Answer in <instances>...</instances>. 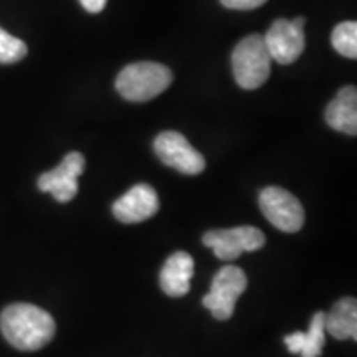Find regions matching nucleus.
<instances>
[{
	"instance_id": "14",
	"label": "nucleus",
	"mask_w": 357,
	"mask_h": 357,
	"mask_svg": "<svg viewBox=\"0 0 357 357\" xmlns=\"http://www.w3.org/2000/svg\"><path fill=\"white\" fill-rule=\"evenodd\" d=\"M326 314L323 311L314 312L311 318L310 329L305 333V342L300 352L301 357H319L326 344Z\"/></svg>"
},
{
	"instance_id": "10",
	"label": "nucleus",
	"mask_w": 357,
	"mask_h": 357,
	"mask_svg": "<svg viewBox=\"0 0 357 357\" xmlns=\"http://www.w3.org/2000/svg\"><path fill=\"white\" fill-rule=\"evenodd\" d=\"M159 211V197L147 184H136L113 205V213L123 223H141Z\"/></svg>"
},
{
	"instance_id": "15",
	"label": "nucleus",
	"mask_w": 357,
	"mask_h": 357,
	"mask_svg": "<svg viewBox=\"0 0 357 357\" xmlns=\"http://www.w3.org/2000/svg\"><path fill=\"white\" fill-rule=\"evenodd\" d=\"M334 50L347 58H357V24L356 22H342L336 25L331 37Z\"/></svg>"
},
{
	"instance_id": "7",
	"label": "nucleus",
	"mask_w": 357,
	"mask_h": 357,
	"mask_svg": "<svg viewBox=\"0 0 357 357\" xmlns=\"http://www.w3.org/2000/svg\"><path fill=\"white\" fill-rule=\"evenodd\" d=\"M204 245L213 250L223 261L236 260L245 252H257L265 245V234L255 227H235L227 230H212L204 235Z\"/></svg>"
},
{
	"instance_id": "18",
	"label": "nucleus",
	"mask_w": 357,
	"mask_h": 357,
	"mask_svg": "<svg viewBox=\"0 0 357 357\" xmlns=\"http://www.w3.org/2000/svg\"><path fill=\"white\" fill-rule=\"evenodd\" d=\"M303 342H305V333L303 331H294L284 337V344H287L291 354H300L303 349Z\"/></svg>"
},
{
	"instance_id": "3",
	"label": "nucleus",
	"mask_w": 357,
	"mask_h": 357,
	"mask_svg": "<svg viewBox=\"0 0 357 357\" xmlns=\"http://www.w3.org/2000/svg\"><path fill=\"white\" fill-rule=\"evenodd\" d=\"M231 68L243 89H257L270 77L271 56L261 35H248L231 53Z\"/></svg>"
},
{
	"instance_id": "9",
	"label": "nucleus",
	"mask_w": 357,
	"mask_h": 357,
	"mask_svg": "<svg viewBox=\"0 0 357 357\" xmlns=\"http://www.w3.org/2000/svg\"><path fill=\"white\" fill-rule=\"evenodd\" d=\"M84 166L86 162H84L83 154H66L60 166L38 177V189L50 192L58 202H70L78 194V177L83 174Z\"/></svg>"
},
{
	"instance_id": "11",
	"label": "nucleus",
	"mask_w": 357,
	"mask_h": 357,
	"mask_svg": "<svg viewBox=\"0 0 357 357\" xmlns=\"http://www.w3.org/2000/svg\"><path fill=\"white\" fill-rule=\"evenodd\" d=\"M192 276H194V258L187 252L178 250L167 258L160 270V288L167 296L181 298L189 293Z\"/></svg>"
},
{
	"instance_id": "8",
	"label": "nucleus",
	"mask_w": 357,
	"mask_h": 357,
	"mask_svg": "<svg viewBox=\"0 0 357 357\" xmlns=\"http://www.w3.org/2000/svg\"><path fill=\"white\" fill-rule=\"evenodd\" d=\"M154 151L166 166L187 176H197L205 169L204 155L177 131L160 132L154 141Z\"/></svg>"
},
{
	"instance_id": "1",
	"label": "nucleus",
	"mask_w": 357,
	"mask_h": 357,
	"mask_svg": "<svg viewBox=\"0 0 357 357\" xmlns=\"http://www.w3.org/2000/svg\"><path fill=\"white\" fill-rule=\"evenodd\" d=\"M0 329L15 349L38 351L55 337L56 324L50 312L29 303H15L0 314Z\"/></svg>"
},
{
	"instance_id": "12",
	"label": "nucleus",
	"mask_w": 357,
	"mask_h": 357,
	"mask_svg": "<svg viewBox=\"0 0 357 357\" xmlns=\"http://www.w3.org/2000/svg\"><path fill=\"white\" fill-rule=\"evenodd\" d=\"M326 121L339 132L356 136L357 134V89L344 86L337 91L326 109Z\"/></svg>"
},
{
	"instance_id": "5",
	"label": "nucleus",
	"mask_w": 357,
	"mask_h": 357,
	"mask_svg": "<svg viewBox=\"0 0 357 357\" xmlns=\"http://www.w3.org/2000/svg\"><path fill=\"white\" fill-rule=\"evenodd\" d=\"M305 19L298 17L294 20L280 19L271 24L263 40L271 60L280 65H291L305 52Z\"/></svg>"
},
{
	"instance_id": "17",
	"label": "nucleus",
	"mask_w": 357,
	"mask_h": 357,
	"mask_svg": "<svg viewBox=\"0 0 357 357\" xmlns=\"http://www.w3.org/2000/svg\"><path fill=\"white\" fill-rule=\"evenodd\" d=\"M222 6L231 10H253L261 7L266 0H220Z\"/></svg>"
},
{
	"instance_id": "16",
	"label": "nucleus",
	"mask_w": 357,
	"mask_h": 357,
	"mask_svg": "<svg viewBox=\"0 0 357 357\" xmlns=\"http://www.w3.org/2000/svg\"><path fill=\"white\" fill-rule=\"evenodd\" d=\"M26 52H29V48H26L25 42L13 37V35L6 32V30L0 26V63H17V61L24 60L26 56Z\"/></svg>"
},
{
	"instance_id": "4",
	"label": "nucleus",
	"mask_w": 357,
	"mask_h": 357,
	"mask_svg": "<svg viewBox=\"0 0 357 357\" xmlns=\"http://www.w3.org/2000/svg\"><path fill=\"white\" fill-rule=\"evenodd\" d=\"M248 287L247 275L242 268L227 265L220 268L213 276L211 291L204 296V306L212 312L215 319L225 321L235 312L238 298Z\"/></svg>"
},
{
	"instance_id": "6",
	"label": "nucleus",
	"mask_w": 357,
	"mask_h": 357,
	"mask_svg": "<svg viewBox=\"0 0 357 357\" xmlns=\"http://www.w3.org/2000/svg\"><path fill=\"white\" fill-rule=\"evenodd\" d=\"M260 208L266 220L287 234L301 230L305 223V208L300 200L281 187H266L260 194Z\"/></svg>"
},
{
	"instance_id": "13",
	"label": "nucleus",
	"mask_w": 357,
	"mask_h": 357,
	"mask_svg": "<svg viewBox=\"0 0 357 357\" xmlns=\"http://www.w3.org/2000/svg\"><path fill=\"white\" fill-rule=\"evenodd\" d=\"M326 333L334 339L346 341L357 339V301L354 298H342L326 314Z\"/></svg>"
},
{
	"instance_id": "19",
	"label": "nucleus",
	"mask_w": 357,
	"mask_h": 357,
	"mask_svg": "<svg viewBox=\"0 0 357 357\" xmlns=\"http://www.w3.org/2000/svg\"><path fill=\"white\" fill-rule=\"evenodd\" d=\"M79 3L89 13H100L106 7V0H79Z\"/></svg>"
},
{
	"instance_id": "2",
	"label": "nucleus",
	"mask_w": 357,
	"mask_h": 357,
	"mask_svg": "<svg viewBox=\"0 0 357 357\" xmlns=\"http://www.w3.org/2000/svg\"><path fill=\"white\" fill-rule=\"evenodd\" d=\"M172 71L153 61L128 65L116 78V89L124 100L144 102L166 91L172 83Z\"/></svg>"
}]
</instances>
